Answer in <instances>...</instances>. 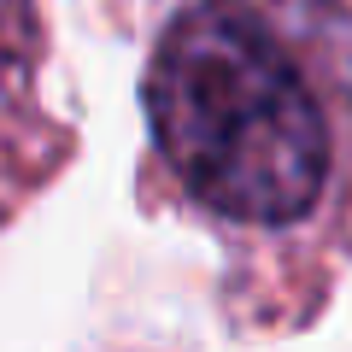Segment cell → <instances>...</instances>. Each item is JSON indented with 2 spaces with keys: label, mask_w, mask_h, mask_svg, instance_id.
I'll use <instances>...</instances> for the list:
<instances>
[{
  "label": "cell",
  "mask_w": 352,
  "mask_h": 352,
  "mask_svg": "<svg viewBox=\"0 0 352 352\" xmlns=\"http://www.w3.org/2000/svg\"><path fill=\"white\" fill-rule=\"evenodd\" d=\"M147 118L206 212L305 223L352 164V18L305 0H200L153 47Z\"/></svg>",
  "instance_id": "6da1fadb"
}]
</instances>
